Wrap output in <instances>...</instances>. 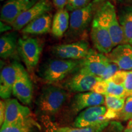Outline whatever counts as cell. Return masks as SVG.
I'll return each mask as SVG.
<instances>
[{"label": "cell", "instance_id": "cell-22", "mask_svg": "<svg viewBox=\"0 0 132 132\" xmlns=\"http://www.w3.org/2000/svg\"><path fill=\"white\" fill-rule=\"evenodd\" d=\"M109 122L100 124L96 126L90 127L78 128V127H60L50 130L48 132H99L105 128L108 125Z\"/></svg>", "mask_w": 132, "mask_h": 132}, {"label": "cell", "instance_id": "cell-26", "mask_svg": "<svg viewBox=\"0 0 132 132\" xmlns=\"http://www.w3.org/2000/svg\"><path fill=\"white\" fill-rule=\"evenodd\" d=\"M93 0H67L66 9L70 12L81 9L89 5Z\"/></svg>", "mask_w": 132, "mask_h": 132}, {"label": "cell", "instance_id": "cell-8", "mask_svg": "<svg viewBox=\"0 0 132 132\" xmlns=\"http://www.w3.org/2000/svg\"><path fill=\"white\" fill-rule=\"evenodd\" d=\"M90 50L89 43L85 40H80L54 45L52 48V53L59 59L81 60L86 56Z\"/></svg>", "mask_w": 132, "mask_h": 132}, {"label": "cell", "instance_id": "cell-4", "mask_svg": "<svg viewBox=\"0 0 132 132\" xmlns=\"http://www.w3.org/2000/svg\"><path fill=\"white\" fill-rule=\"evenodd\" d=\"M105 0H93L89 4L71 12L69 34L77 35L84 31L92 21L95 12Z\"/></svg>", "mask_w": 132, "mask_h": 132}, {"label": "cell", "instance_id": "cell-9", "mask_svg": "<svg viewBox=\"0 0 132 132\" xmlns=\"http://www.w3.org/2000/svg\"><path fill=\"white\" fill-rule=\"evenodd\" d=\"M111 62L108 56L90 49L86 56L81 59L78 69L102 78Z\"/></svg>", "mask_w": 132, "mask_h": 132}, {"label": "cell", "instance_id": "cell-5", "mask_svg": "<svg viewBox=\"0 0 132 132\" xmlns=\"http://www.w3.org/2000/svg\"><path fill=\"white\" fill-rule=\"evenodd\" d=\"M5 102L6 114L2 125H27L32 127L35 121L28 107L22 105L15 98L6 99Z\"/></svg>", "mask_w": 132, "mask_h": 132}, {"label": "cell", "instance_id": "cell-38", "mask_svg": "<svg viewBox=\"0 0 132 132\" xmlns=\"http://www.w3.org/2000/svg\"><path fill=\"white\" fill-rule=\"evenodd\" d=\"M1 1H4V0H1Z\"/></svg>", "mask_w": 132, "mask_h": 132}, {"label": "cell", "instance_id": "cell-35", "mask_svg": "<svg viewBox=\"0 0 132 132\" xmlns=\"http://www.w3.org/2000/svg\"><path fill=\"white\" fill-rule=\"evenodd\" d=\"M1 32H6V31H9L12 29V26H10L7 25V23H6L3 22V21H1Z\"/></svg>", "mask_w": 132, "mask_h": 132}, {"label": "cell", "instance_id": "cell-33", "mask_svg": "<svg viewBox=\"0 0 132 132\" xmlns=\"http://www.w3.org/2000/svg\"><path fill=\"white\" fill-rule=\"evenodd\" d=\"M6 114V102L1 100L0 102V124L1 126L4 123Z\"/></svg>", "mask_w": 132, "mask_h": 132}, {"label": "cell", "instance_id": "cell-20", "mask_svg": "<svg viewBox=\"0 0 132 132\" xmlns=\"http://www.w3.org/2000/svg\"><path fill=\"white\" fill-rule=\"evenodd\" d=\"M119 22L124 33L128 44H132V5H126L120 9Z\"/></svg>", "mask_w": 132, "mask_h": 132}, {"label": "cell", "instance_id": "cell-10", "mask_svg": "<svg viewBox=\"0 0 132 132\" xmlns=\"http://www.w3.org/2000/svg\"><path fill=\"white\" fill-rule=\"evenodd\" d=\"M107 108L104 106H95L86 108L81 112L74 120L75 127L85 128L109 122L106 118Z\"/></svg>", "mask_w": 132, "mask_h": 132}, {"label": "cell", "instance_id": "cell-37", "mask_svg": "<svg viewBox=\"0 0 132 132\" xmlns=\"http://www.w3.org/2000/svg\"><path fill=\"white\" fill-rule=\"evenodd\" d=\"M118 2L122 4H128V5H132V0H116Z\"/></svg>", "mask_w": 132, "mask_h": 132}, {"label": "cell", "instance_id": "cell-29", "mask_svg": "<svg viewBox=\"0 0 132 132\" xmlns=\"http://www.w3.org/2000/svg\"><path fill=\"white\" fill-rule=\"evenodd\" d=\"M127 74V72H126L125 70H120L118 71L114 75L112 76L111 78L107 80L113 82L114 83L117 84V85L124 86Z\"/></svg>", "mask_w": 132, "mask_h": 132}, {"label": "cell", "instance_id": "cell-24", "mask_svg": "<svg viewBox=\"0 0 132 132\" xmlns=\"http://www.w3.org/2000/svg\"><path fill=\"white\" fill-rule=\"evenodd\" d=\"M107 89L106 95L119 97V98H125L127 97L126 90L123 85H119L114 83L113 82L106 80Z\"/></svg>", "mask_w": 132, "mask_h": 132}, {"label": "cell", "instance_id": "cell-16", "mask_svg": "<svg viewBox=\"0 0 132 132\" xmlns=\"http://www.w3.org/2000/svg\"><path fill=\"white\" fill-rule=\"evenodd\" d=\"M108 57L120 70L126 71L132 69V46L130 44L116 46L108 54Z\"/></svg>", "mask_w": 132, "mask_h": 132}, {"label": "cell", "instance_id": "cell-2", "mask_svg": "<svg viewBox=\"0 0 132 132\" xmlns=\"http://www.w3.org/2000/svg\"><path fill=\"white\" fill-rule=\"evenodd\" d=\"M94 19L108 29L114 46L128 44L124 33L119 22L114 5L105 0L97 9Z\"/></svg>", "mask_w": 132, "mask_h": 132}, {"label": "cell", "instance_id": "cell-28", "mask_svg": "<svg viewBox=\"0 0 132 132\" xmlns=\"http://www.w3.org/2000/svg\"><path fill=\"white\" fill-rule=\"evenodd\" d=\"M99 132H124V129L120 122L112 120L106 127Z\"/></svg>", "mask_w": 132, "mask_h": 132}, {"label": "cell", "instance_id": "cell-18", "mask_svg": "<svg viewBox=\"0 0 132 132\" xmlns=\"http://www.w3.org/2000/svg\"><path fill=\"white\" fill-rule=\"evenodd\" d=\"M52 16L49 13L41 15L21 29L22 32L31 35H40L52 30Z\"/></svg>", "mask_w": 132, "mask_h": 132}, {"label": "cell", "instance_id": "cell-12", "mask_svg": "<svg viewBox=\"0 0 132 132\" xmlns=\"http://www.w3.org/2000/svg\"><path fill=\"white\" fill-rule=\"evenodd\" d=\"M39 0H7L1 10V20L12 24L19 16Z\"/></svg>", "mask_w": 132, "mask_h": 132}, {"label": "cell", "instance_id": "cell-19", "mask_svg": "<svg viewBox=\"0 0 132 132\" xmlns=\"http://www.w3.org/2000/svg\"><path fill=\"white\" fill-rule=\"evenodd\" d=\"M70 16L66 9H59L53 18L52 31L55 37H62L69 27Z\"/></svg>", "mask_w": 132, "mask_h": 132}, {"label": "cell", "instance_id": "cell-30", "mask_svg": "<svg viewBox=\"0 0 132 132\" xmlns=\"http://www.w3.org/2000/svg\"><path fill=\"white\" fill-rule=\"evenodd\" d=\"M107 89V81L106 80H101L98 81L94 86L93 89L91 90L92 92H95V93L100 94L105 96L106 94Z\"/></svg>", "mask_w": 132, "mask_h": 132}, {"label": "cell", "instance_id": "cell-21", "mask_svg": "<svg viewBox=\"0 0 132 132\" xmlns=\"http://www.w3.org/2000/svg\"><path fill=\"white\" fill-rule=\"evenodd\" d=\"M17 37L14 33L2 36L0 39V56L3 59H7L13 55L18 47Z\"/></svg>", "mask_w": 132, "mask_h": 132}, {"label": "cell", "instance_id": "cell-11", "mask_svg": "<svg viewBox=\"0 0 132 132\" xmlns=\"http://www.w3.org/2000/svg\"><path fill=\"white\" fill-rule=\"evenodd\" d=\"M90 37L94 47L101 53L109 54L114 47L108 29L94 19L92 21Z\"/></svg>", "mask_w": 132, "mask_h": 132}, {"label": "cell", "instance_id": "cell-39", "mask_svg": "<svg viewBox=\"0 0 132 132\" xmlns=\"http://www.w3.org/2000/svg\"><path fill=\"white\" fill-rule=\"evenodd\" d=\"M131 46H132V44H131Z\"/></svg>", "mask_w": 132, "mask_h": 132}, {"label": "cell", "instance_id": "cell-6", "mask_svg": "<svg viewBox=\"0 0 132 132\" xmlns=\"http://www.w3.org/2000/svg\"><path fill=\"white\" fill-rule=\"evenodd\" d=\"M17 51L28 70H32L39 62L42 51L40 40L33 37L19 39Z\"/></svg>", "mask_w": 132, "mask_h": 132}, {"label": "cell", "instance_id": "cell-36", "mask_svg": "<svg viewBox=\"0 0 132 132\" xmlns=\"http://www.w3.org/2000/svg\"><path fill=\"white\" fill-rule=\"evenodd\" d=\"M124 132H132V119L128 120L127 125L124 129Z\"/></svg>", "mask_w": 132, "mask_h": 132}, {"label": "cell", "instance_id": "cell-31", "mask_svg": "<svg viewBox=\"0 0 132 132\" xmlns=\"http://www.w3.org/2000/svg\"><path fill=\"white\" fill-rule=\"evenodd\" d=\"M119 70H120V69L119 68L118 66L113 63V62H111V64H110V65L107 68L106 72L102 76V79L103 80H108Z\"/></svg>", "mask_w": 132, "mask_h": 132}, {"label": "cell", "instance_id": "cell-3", "mask_svg": "<svg viewBox=\"0 0 132 132\" xmlns=\"http://www.w3.org/2000/svg\"><path fill=\"white\" fill-rule=\"evenodd\" d=\"M80 63L81 60L61 59L50 60L41 67L40 76L50 83L59 82L77 70Z\"/></svg>", "mask_w": 132, "mask_h": 132}, {"label": "cell", "instance_id": "cell-25", "mask_svg": "<svg viewBox=\"0 0 132 132\" xmlns=\"http://www.w3.org/2000/svg\"><path fill=\"white\" fill-rule=\"evenodd\" d=\"M118 119L123 121L132 119V95L125 99L124 106L119 114Z\"/></svg>", "mask_w": 132, "mask_h": 132}, {"label": "cell", "instance_id": "cell-14", "mask_svg": "<svg viewBox=\"0 0 132 132\" xmlns=\"http://www.w3.org/2000/svg\"><path fill=\"white\" fill-rule=\"evenodd\" d=\"M51 9L52 6L49 0H39L34 6L20 15L11 26L15 30H21L31 21L48 13Z\"/></svg>", "mask_w": 132, "mask_h": 132}, {"label": "cell", "instance_id": "cell-32", "mask_svg": "<svg viewBox=\"0 0 132 132\" xmlns=\"http://www.w3.org/2000/svg\"><path fill=\"white\" fill-rule=\"evenodd\" d=\"M124 87L127 97L132 95V70L127 72L124 82Z\"/></svg>", "mask_w": 132, "mask_h": 132}, {"label": "cell", "instance_id": "cell-15", "mask_svg": "<svg viewBox=\"0 0 132 132\" xmlns=\"http://www.w3.org/2000/svg\"><path fill=\"white\" fill-rule=\"evenodd\" d=\"M105 102L104 95L89 91L76 94L72 98L70 109L74 113H78L82 110L95 106H101Z\"/></svg>", "mask_w": 132, "mask_h": 132}, {"label": "cell", "instance_id": "cell-23", "mask_svg": "<svg viewBox=\"0 0 132 132\" xmlns=\"http://www.w3.org/2000/svg\"><path fill=\"white\" fill-rule=\"evenodd\" d=\"M105 97V105L107 110L111 111L114 113L119 114L122 110L124 106L125 98H119V97L106 95Z\"/></svg>", "mask_w": 132, "mask_h": 132}, {"label": "cell", "instance_id": "cell-7", "mask_svg": "<svg viewBox=\"0 0 132 132\" xmlns=\"http://www.w3.org/2000/svg\"><path fill=\"white\" fill-rule=\"evenodd\" d=\"M26 70L19 62H14L5 66L0 74V96L1 98H10L13 87L21 74Z\"/></svg>", "mask_w": 132, "mask_h": 132}, {"label": "cell", "instance_id": "cell-1", "mask_svg": "<svg viewBox=\"0 0 132 132\" xmlns=\"http://www.w3.org/2000/svg\"><path fill=\"white\" fill-rule=\"evenodd\" d=\"M69 94L64 89L53 85L44 86L36 100L37 111L43 115L53 116L61 111Z\"/></svg>", "mask_w": 132, "mask_h": 132}, {"label": "cell", "instance_id": "cell-17", "mask_svg": "<svg viewBox=\"0 0 132 132\" xmlns=\"http://www.w3.org/2000/svg\"><path fill=\"white\" fill-rule=\"evenodd\" d=\"M12 94L24 105L31 103L33 97V86L26 70L20 76L15 83Z\"/></svg>", "mask_w": 132, "mask_h": 132}, {"label": "cell", "instance_id": "cell-13", "mask_svg": "<svg viewBox=\"0 0 132 132\" xmlns=\"http://www.w3.org/2000/svg\"><path fill=\"white\" fill-rule=\"evenodd\" d=\"M77 72L65 81L67 89L73 92L91 91L95 84L102 78L89 74L78 69Z\"/></svg>", "mask_w": 132, "mask_h": 132}, {"label": "cell", "instance_id": "cell-27", "mask_svg": "<svg viewBox=\"0 0 132 132\" xmlns=\"http://www.w3.org/2000/svg\"><path fill=\"white\" fill-rule=\"evenodd\" d=\"M0 132H31L30 126L27 125H11L1 126Z\"/></svg>", "mask_w": 132, "mask_h": 132}, {"label": "cell", "instance_id": "cell-34", "mask_svg": "<svg viewBox=\"0 0 132 132\" xmlns=\"http://www.w3.org/2000/svg\"><path fill=\"white\" fill-rule=\"evenodd\" d=\"M53 4L56 7L59 9H64L67 3V0H53Z\"/></svg>", "mask_w": 132, "mask_h": 132}]
</instances>
